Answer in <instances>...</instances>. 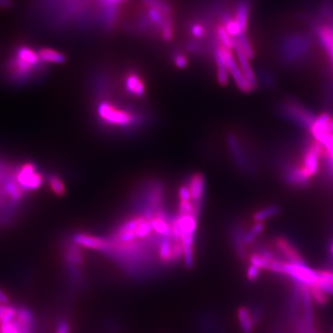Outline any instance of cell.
Masks as SVG:
<instances>
[{
	"instance_id": "cell-49",
	"label": "cell",
	"mask_w": 333,
	"mask_h": 333,
	"mask_svg": "<svg viewBox=\"0 0 333 333\" xmlns=\"http://www.w3.org/2000/svg\"><path fill=\"white\" fill-rule=\"evenodd\" d=\"M0 306H1V305H0Z\"/></svg>"
},
{
	"instance_id": "cell-10",
	"label": "cell",
	"mask_w": 333,
	"mask_h": 333,
	"mask_svg": "<svg viewBox=\"0 0 333 333\" xmlns=\"http://www.w3.org/2000/svg\"><path fill=\"white\" fill-rule=\"evenodd\" d=\"M314 32L318 38V44L321 46L328 57L333 52V26L329 23H318L314 25Z\"/></svg>"
},
{
	"instance_id": "cell-43",
	"label": "cell",
	"mask_w": 333,
	"mask_h": 333,
	"mask_svg": "<svg viewBox=\"0 0 333 333\" xmlns=\"http://www.w3.org/2000/svg\"><path fill=\"white\" fill-rule=\"evenodd\" d=\"M57 333H70V325L67 321L62 320L57 326Z\"/></svg>"
},
{
	"instance_id": "cell-7",
	"label": "cell",
	"mask_w": 333,
	"mask_h": 333,
	"mask_svg": "<svg viewBox=\"0 0 333 333\" xmlns=\"http://www.w3.org/2000/svg\"><path fill=\"white\" fill-rule=\"evenodd\" d=\"M73 242L84 248L91 250H97L101 252H110L112 249V241L100 238L93 235L85 234H76L73 236Z\"/></svg>"
},
{
	"instance_id": "cell-22",
	"label": "cell",
	"mask_w": 333,
	"mask_h": 333,
	"mask_svg": "<svg viewBox=\"0 0 333 333\" xmlns=\"http://www.w3.org/2000/svg\"><path fill=\"white\" fill-rule=\"evenodd\" d=\"M281 211L280 208L278 206H269L267 208H262L260 210L256 211L254 214L253 219L255 222H264L267 219H271L279 215Z\"/></svg>"
},
{
	"instance_id": "cell-23",
	"label": "cell",
	"mask_w": 333,
	"mask_h": 333,
	"mask_svg": "<svg viewBox=\"0 0 333 333\" xmlns=\"http://www.w3.org/2000/svg\"><path fill=\"white\" fill-rule=\"evenodd\" d=\"M216 35H217V38L219 42L220 47H224L226 49L229 50H234L235 47V38L229 36L227 31L225 30L222 24H219L216 29Z\"/></svg>"
},
{
	"instance_id": "cell-16",
	"label": "cell",
	"mask_w": 333,
	"mask_h": 333,
	"mask_svg": "<svg viewBox=\"0 0 333 333\" xmlns=\"http://www.w3.org/2000/svg\"><path fill=\"white\" fill-rule=\"evenodd\" d=\"M215 59L218 66V74H217L218 82L221 86H226L229 83V72L224 60L220 46L217 47L215 50Z\"/></svg>"
},
{
	"instance_id": "cell-39",
	"label": "cell",
	"mask_w": 333,
	"mask_h": 333,
	"mask_svg": "<svg viewBox=\"0 0 333 333\" xmlns=\"http://www.w3.org/2000/svg\"><path fill=\"white\" fill-rule=\"evenodd\" d=\"M174 63L179 69H185L187 67L188 59L183 54H177L174 57Z\"/></svg>"
},
{
	"instance_id": "cell-31",
	"label": "cell",
	"mask_w": 333,
	"mask_h": 333,
	"mask_svg": "<svg viewBox=\"0 0 333 333\" xmlns=\"http://www.w3.org/2000/svg\"><path fill=\"white\" fill-rule=\"evenodd\" d=\"M250 264L255 265L256 268H258L262 271V270H268L270 262L264 258L262 255H259L258 253H255L250 257Z\"/></svg>"
},
{
	"instance_id": "cell-35",
	"label": "cell",
	"mask_w": 333,
	"mask_h": 333,
	"mask_svg": "<svg viewBox=\"0 0 333 333\" xmlns=\"http://www.w3.org/2000/svg\"><path fill=\"white\" fill-rule=\"evenodd\" d=\"M179 197L181 202H191L192 198H191V193H190V190L186 185H182L179 189Z\"/></svg>"
},
{
	"instance_id": "cell-46",
	"label": "cell",
	"mask_w": 333,
	"mask_h": 333,
	"mask_svg": "<svg viewBox=\"0 0 333 333\" xmlns=\"http://www.w3.org/2000/svg\"><path fill=\"white\" fill-rule=\"evenodd\" d=\"M329 260H330V265H331V270L333 271V239L330 246H329Z\"/></svg>"
},
{
	"instance_id": "cell-21",
	"label": "cell",
	"mask_w": 333,
	"mask_h": 333,
	"mask_svg": "<svg viewBox=\"0 0 333 333\" xmlns=\"http://www.w3.org/2000/svg\"><path fill=\"white\" fill-rule=\"evenodd\" d=\"M152 229L155 230L157 235L164 237H172V227L171 223L166 221V218L162 215H156L153 219H150Z\"/></svg>"
},
{
	"instance_id": "cell-2",
	"label": "cell",
	"mask_w": 333,
	"mask_h": 333,
	"mask_svg": "<svg viewBox=\"0 0 333 333\" xmlns=\"http://www.w3.org/2000/svg\"><path fill=\"white\" fill-rule=\"evenodd\" d=\"M278 112L283 119L301 128L309 134L317 116L305 105L294 98H286L281 101L277 108Z\"/></svg>"
},
{
	"instance_id": "cell-25",
	"label": "cell",
	"mask_w": 333,
	"mask_h": 333,
	"mask_svg": "<svg viewBox=\"0 0 333 333\" xmlns=\"http://www.w3.org/2000/svg\"><path fill=\"white\" fill-rule=\"evenodd\" d=\"M142 1L143 4L146 6V8H155L170 18L171 15H172V7L166 0H142Z\"/></svg>"
},
{
	"instance_id": "cell-12",
	"label": "cell",
	"mask_w": 333,
	"mask_h": 333,
	"mask_svg": "<svg viewBox=\"0 0 333 333\" xmlns=\"http://www.w3.org/2000/svg\"><path fill=\"white\" fill-rule=\"evenodd\" d=\"M189 190L191 193V198L194 203H199L203 197L205 190H206V178L202 173L193 174L190 182H189Z\"/></svg>"
},
{
	"instance_id": "cell-34",
	"label": "cell",
	"mask_w": 333,
	"mask_h": 333,
	"mask_svg": "<svg viewBox=\"0 0 333 333\" xmlns=\"http://www.w3.org/2000/svg\"><path fill=\"white\" fill-rule=\"evenodd\" d=\"M190 31L194 38H204L208 34L206 27L199 22L193 23L190 28Z\"/></svg>"
},
{
	"instance_id": "cell-1",
	"label": "cell",
	"mask_w": 333,
	"mask_h": 333,
	"mask_svg": "<svg viewBox=\"0 0 333 333\" xmlns=\"http://www.w3.org/2000/svg\"><path fill=\"white\" fill-rule=\"evenodd\" d=\"M312 39L307 34L293 32L281 39L279 57L281 63L289 67L303 64L311 51Z\"/></svg>"
},
{
	"instance_id": "cell-11",
	"label": "cell",
	"mask_w": 333,
	"mask_h": 333,
	"mask_svg": "<svg viewBox=\"0 0 333 333\" xmlns=\"http://www.w3.org/2000/svg\"><path fill=\"white\" fill-rule=\"evenodd\" d=\"M234 50H235V52H236L237 61H238V64H239L240 69L242 70V72L244 73V75H245V78L247 80V82L251 85V87L253 88V90H255V89L258 87V81H257V78H256V75H255V72H254V70H253L251 64H250L249 58L245 55L244 51L240 48L237 42L235 41V39Z\"/></svg>"
},
{
	"instance_id": "cell-29",
	"label": "cell",
	"mask_w": 333,
	"mask_h": 333,
	"mask_svg": "<svg viewBox=\"0 0 333 333\" xmlns=\"http://www.w3.org/2000/svg\"><path fill=\"white\" fill-rule=\"evenodd\" d=\"M146 219L145 217H137L135 219H130L125 223L120 225L118 229V232H125V231H136V229L139 227L140 224L143 223Z\"/></svg>"
},
{
	"instance_id": "cell-24",
	"label": "cell",
	"mask_w": 333,
	"mask_h": 333,
	"mask_svg": "<svg viewBox=\"0 0 333 333\" xmlns=\"http://www.w3.org/2000/svg\"><path fill=\"white\" fill-rule=\"evenodd\" d=\"M146 16L151 23L156 27H159L161 29L164 25L165 21L168 19H171L170 17H166L161 11L156 10L155 8H146Z\"/></svg>"
},
{
	"instance_id": "cell-15",
	"label": "cell",
	"mask_w": 333,
	"mask_h": 333,
	"mask_svg": "<svg viewBox=\"0 0 333 333\" xmlns=\"http://www.w3.org/2000/svg\"><path fill=\"white\" fill-rule=\"evenodd\" d=\"M125 87L129 93L136 96H142L146 93L145 83L136 73H130L126 77Z\"/></svg>"
},
{
	"instance_id": "cell-30",
	"label": "cell",
	"mask_w": 333,
	"mask_h": 333,
	"mask_svg": "<svg viewBox=\"0 0 333 333\" xmlns=\"http://www.w3.org/2000/svg\"><path fill=\"white\" fill-rule=\"evenodd\" d=\"M49 185L54 193H56L57 195H63L64 193H66V188L63 183L61 179L57 176L53 175L51 177L49 178Z\"/></svg>"
},
{
	"instance_id": "cell-14",
	"label": "cell",
	"mask_w": 333,
	"mask_h": 333,
	"mask_svg": "<svg viewBox=\"0 0 333 333\" xmlns=\"http://www.w3.org/2000/svg\"><path fill=\"white\" fill-rule=\"evenodd\" d=\"M15 59L31 69L37 67L40 61L37 52L32 50L31 47L26 46H22L16 50Z\"/></svg>"
},
{
	"instance_id": "cell-8",
	"label": "cell",
	"mask_w": 333,
	"mask_h": 333,
	"mask_svg": "<svg viewBox=\"0 0 333 333\" xmlns=\"http://www.w3.org/2000/svg\"><path fill=\"white\" fill-rule=\"evenodd\" d=\"M274 246L277 251L281 254L288 263H303L302 255L299 251L286 237L279 236L274 239Z\"/></svg>"
},
{
	"instance_id": "cell-17",
	"label": "cell",
	"mask_w": 333,
	"mask_h": 333,
	"mask_svg": "<svg viewBox=\"0 0 333 333\" xmlns=\"http://www.w3.org/2000/svg\"><path fill=\"white\" fill-rule=\"evenodd\" d=\"M175 221L182 235H194L196 230V217L193 215H180Z\"/></svg>"
},
{
	"instance_id": "cell-13",
	"label": "cell",
	"mask_w": 333,
	"mask_h": 333,
	"mask_svg": "<svg viewBox=\"0 0 333 333\" xmlns=\"http://www.w3.org/2000/svg\"><path fill=\"white\" fill-rule=\"evenodd\" d=\"M250 11L251 5L249 0H240L235 8V21L239 25L243 32H245L248 27L249 22Z\"/></svg>"
},
{
	"instance_id": "cell-48",
	"label": "cell",
	"mask_w": 333,
	"mask_h": 333,
	"mask_svg": "<svg viewBox=\"0 0 333 333\" xmlns=\"http://www.w3.org/2000/svg\"><path fill=\"white\" fill-rule=\"evenodd\" d=\"M315 333H320V332H319V331H318V330H316V332H315Z\"/></svg>"
},
{
	"instance_id": "cell-19",
	"label": "cell",
	"mask_w": 333,
	"mask_h": 333,
	"mask_svg": "<svg viewBox=\"0 0 333 333\" xmlns=\"http://www.w3.org/2000/svg\"><path fill=\"white\" fill-rule=\"evenodd\" d=\"M37 54L42 61L47 63H54V64H62L66 61L65 55L61 52H58L53 48L43 47L40 48Z\"/></svg>"
},
{
	"instance_id": "cell-27",
	"label": "cell",
	"mask_w": 333,
	"mask_h": 333,
	"mask_svg": "<svg viewBox=\"0 0 333 333\" xmlns=\"http://www.w3.org/2000/svg\"><path fill=\"white\" fill-rule=\"evenodd\" d=\"M172 246L171 237H165L159 245V256L164 262H171L172 258Z\"/></svg>"
},
{
	"instance_id": "cell-20",
	"label": "cell",
	"mask_w": 333,
	"mask_h": 333,
	"mask_svg": "<svg viewBox=\"0 0 333 333\" xmlns=\"http://www.w3.org/2000/svg\"><path fill=\"white\" fill-rule=\"evenodd\" d=\"M238 319L243 333H253L255 327L251 310L247 307H241L238 310Z\"/></svg>"
},
{
	"instance_id": "cell-3",
	"label": "cell",
	"mask_w": 333,
	"mask_h": 333,
	"mask_svg": "<svg viewBox=\"0 0 333 333\" xmlns=\"http://www.w3.org/2000/svg\"><path fill=\"white\" fill-rule=\"evenodd\" d=\"M281 177L287 185L294 189H306L311 185L312 179L308 177L300 162L297 163L291 158H281L280 160Z\"/></svg>"
},
{
	"instance_id": "cell-33",
	"label": "cell",
	"mask_w": 333,
	"mask_h": 333,
	"mask_svg": "<svg viewBox=\"0 0 333 333\" xmlns=\"http://www.w3.org/2000/svg\"><path fill=\"white\" fill-rule=\"evenodd\" d=\"M174 28L172 25V19H168L161 28V37L164 41L170 42L173 37Z\"/></svg>"
},
{
	"instance_id": "cell-44",
	"label": "cell",
	"mask_w": 333,
	"mask_h": 333,
	"mask_svg": "<svg viewBox=\"0 0 333 333\" xmlns=\"http://www.w3.org/2000/svg\"><path fill=\"white\" fill-rule=\"evenodd\" d=\"M9 307L7 305H2L0 306V323L2 322L3 318L5 317L6 313L8 311Z\"/></svg>"
},
{
	"instance_id": "cell-4",
	"label": "cell",
	"mask_w": 333,
	"mask_h": 333,
	"mask_svg": "<svg viewBox=\"0 0 333 333\" xmlns=\"http://www.w3.org/2000/svg\"><path fill=\"white\" fill-rule=\"evenodd\" d=\"M283 275L291 278L295 284L308 288L315 286L318 281V271L303 263H284Z\"/></svg>"
},
{
	"instance_id": "cell-38",
	"label": "cell",
	"mask_w": 333,
	"mask_h": 333,
	"mask_svg": "<svg viewBox=\"0 0 333 333\" xmlns=\"http://www.w3.org/2000/svg\"><path fill=\"white\" fill-rule=\"evenodd\" d=\"M260 76L262 83H264L267 87H272L273 84L275 83V79H274L271 73H268L265 71V72L261 73Z\"/></svg>"
},
{
	"instance_id": "cell-5",
	"label": "cell",
	"mask_w": 333,
	"mask_h": 333,
	"mask_svg": "<svg viewBox=\"0 0 333 333\" xmlns=\"http://www.w3.org/2000/svg\"><path fill=\"white\" fill-rule=\"evenodd\" d=\"M97 114L101 118V120H104L109 124L115 126L130 125L135 120L134 116L130 113L124 110L116 109L114 106L108 102H102L98 105Z\"/></svg>"
},
{
	"instance_id": "cell-28",
	"label": "cell",
	"mask_w": 333,
	"mask_h": 333,
	"mask_svg": "<svg viewBox=\"0 0 333 333\" xmlns=\"http://www.w3.org/2000/svg\"><path fill=\"white\" fill-rule=\"evenodd\" d=\"M310 293L312 300L318 306H325L328 303V294L323 291L319 287L315 285V286L310 287Z\"/></svg>"
},
{
	"instance_id": "cell-26",
	"label": "cell",
	"mask_w": 333,
	"mask_h": 333,
	"mask_svg": "<svg viewBox=\"0 0 333 333\" xmlns=\"http://www.w3.org/2000/svg\"><path fill=\"white\" fill-rule=\"evenodd\" d=\"M235 39V41L237 42L240 48L244 51V53L249 59H252L253 57H255V50L252 47V44L250 42L249 38L247 37L245 32L240 35L239 37H236Z\"/></svg>"
},
{
	"instance_id": "cell-18",
	"label": "cell",
	"mask_w": 333,
	"mask_h": 333,
	"mask_svg": "<svg viewBox=\"0 0 333 333\" xmlns=\"http://www.w3.org/2000/svg\"><path fill=\"white\" fill-rule=\"evenodd\" d=\"M193 240L194 235H182L181 239L182 255L187 268H192L193 265Z\"/></svg>"
},
{
	"instance_id": "cell-47",
	"label": "cell",
	"mask_w": 333,
	"mask_h": 333,
	"mask_svg": "<svg viewBox=\"0 0 333 333\" xmlns=\"http://www.w3.org/2000/svg\"><path fill=\"white\" fill-rule=\"evenodd\" d=\"M271 333H285L284 331H283V329L281 328H277L272 331Z\"/></svg>"
},
{
	"instance_id": "cell-32",
	"label": "cell",
	"mask_w": 333,
	"mask_h": 333,
	"mask_svg": "<svg viewBox=\"0 0 333 333\" xmlns=\"http://www.w3.org/2000/svg\"><path fill=\"white\" fill-rule=\"evenodd\" d=\"M152 229L151 222L150 220L146 219L143 223L139 225V227L136 229V235L137 238H146L151 234Z\"/></svg>"
},
{
	"instance_id": "cell-6",
	"label": "cell",
	"mask_w": 333,
	"mask_h": 333,
	"mask_svg": "<svg viewBox=\"0 0 333 333\" xmlns=\"http://www.w3.org/2000/svg\"><path fill=\"white\" fill-rule=\"evenodd\" d=\"M221 52H222V56H223L224 60L226 63V66L228 69L229 75L231 76V78L234 79L237 87L243 93H250V92L254 91L253 88L251 87L249 83L247 82V80L245 78L242 70L240 69L239 64L235 60V56L231 52V50L226 49V48L221 47Z\"/></svg>"
},
{
	"instance_id": "cell-9",
	"label": "cell",
	"mask_w": 333,
	"mask_h": 333,
	"mask_svg": "<svg viewBox=\"0 0 333 333\" xmlns=\"http://www.w3.org/2000/svg\"><path fill=\"white\" fill-rule=\"evenodd\" d=\"M17 179L22 187L30 190H37L43 183V178L39 173H36L35 166L31 164L23 165Z\"/></svg>"
},
{
	"instance_id": "cell-37",
	"label": "cell",
	"mask_w": 333,
	"mask_h": 333,
	"mask_svg": "<svg viewBox=\"0 0 333 333\" xmlns=\"http://www.w3.org/2000/svg\"><path fill=\"white\" fill-rule=\"evenodd\" d=\"M261 270L256 268L255 265L250 264L249 268L247 270V278L251 281H255L260 275Z\"/></svg>"
},
{
	"instance_id": "cell-40",
	"label": "cell",
	"mask_w": 333,
	"mask_h": 333,
	"mask_svg": "<svg viewBox=\"0 0 333 333\" xmlns=\"http://www.w3.org/2000/svg\"><path fill=\"white\" fill-rule=\"evenodd\" d=\"M316 285L319 287V288H320L323 291H325L327 294L333 295L332 283H328V282H325V281H318Z\"/></svg>"
},
{
	"instance_id": "cell-45",
	"label": "cell",
	"mask_w": 333,
	"mask_h": 333,
	"mask_svg": "<svg viewBox=\"0 0 333 333\" xmlns=\"http://www.w3.org/2000/svg\"><path fill=\"white\" fill-rule=\"evenodd\" d=\"M9 297L6 294L5 292L0 290V304L2 305H7L9 303Z\"/></svg>"
},
{
	"instance_id": "cell-36",
	"label": "cell",
	"mask_w": 333,
	"mask_h": 333,
	"mask_svg": "<svg viewBox=\"0 0 333 333\" xmlns=\"http://www.w3.org/2000/svg\"><path fill=\"white\" fill-rule=\"evenodd\" d=\"M318 281H325L328 283L333 284V271L332 270H327V271H318Z\"/></svg>"
},
{
	"instance_id": "cell-41",
	"label": "cell",
	"mask_w": 333,
	"mask_h": 333,
	"mask_svg": "<svg viewBox=\"0 0 333 333\" xmlns=\"http://www.w3.org/2000/svg\"><path fill=\"white\" fill-rule=\"evenodd\" d=\"M0 332L1 333H19L13 322L8 324H0Z\"/></svg>"
},
{
	"instance_id": "cell-42",
	"label": "cell",
	"mask_w": 333,
	"mask_h": 333,
	"mask_svg": "<svg viewBox=\"0 0 333 333\" xmlns=\"http://www.w3.org/2000/svg\"><path fill=\"white\" fill-rule=\"evenodd\" d=\"M125 1L126 0H98V3L101 7H106V6H119Z\"/></svg>"
}]
</instances>
